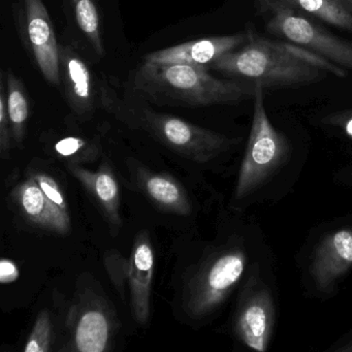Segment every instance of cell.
Segmentation results:
<instances>
[{"instance_id": "obj_1", "label": "cell", "mask_w": 352, "mask_h": 352, "mask_svg": "<svg viewBox=\"0 0 352 352\" xmlns=\"http://www.w3.org/2000/svg\"><path fill=\"white\" fill-rule=\"evenodd\" d=\"M248 34L242 49L220 57L210 69L265 88L309 85L329 75L347 77L345 69L304 47Z\"/></svg>"}, {"instance_id": "obj_2", "label": "cell", "mask_w": 352, "mask_h": 352, "mask_svg": "<svg viewBox=\"0 0 352 352\" xmlns=\"http://www.w3.org/2000/svg\"><path fill=\"white\" fill-rule=\"evenodd\" d=\"M135 85L155 102L190 107L236 104L253 98L255 87L247 82L217 79L204 67L146 61L138 71Z\"/></svg>"}, {"instance_id": "obj_3", "label": "cell", "mask_w": 352, "mask_h": 352, "mask_svg": "<svg viewBox=\"0 0 352 352\" xmlns=\"http://www.w3.org/2000/svg\"><path fill=\"white\" fill-rule=\"evenodd\" d=\"M263 91L261 84H255L250 133L232 193L236 209L261 199L292 162V144L270 120Z\"/></svg>"}, {"instance_id": "obj_4", "label": "cell", "mask_w": 352, "mask_h": 352, "mask_svg": "<svg viewBox=\"0 0 352 352\" xmlns=\"http://www.w3.org/2000/svg\"><path fill=\"white\" fill-rule=\"evenodd\" d=\"M248 261L243 239L234 238L212 251L185 284V311L195 318L215 312L244 277Z\"/></svg>"}, {"instance_id": "obj_5", "label": "cell", "mask_w": 352, "mask_h": 352, "mask_svg": "<svg viewBox=\"0 0 352 352\" xmlns=\"http://www.w3.org/2000/svg\"><path fill=\"white\" fill-rule=\"evenodd\" d=\"M254 1L272 34L304 47L346 71H352V42L337 38L313 23L285 0Z\"/></svg>"}, {"instance_id": "obj_6", "label": "cell", "mask_w": 352, "mask_h": 352, "mask_svg": "<svg viewBox=\"0 0 352 352\" xmlns=\"http://www.w3.org/2000/svg\"><path fill=\"white\" fill-rule=\"evenodd\" d=\"M135 120L162 145L199 164L216 160L238 143L236 139L148 109L140 111Z\"/></svg>"}, {"instance_id": "obj_7", "label": "cell", "mask_w": 352, "mask_h": 352, "mask_svg": "<svg viewBox=\"0 0 352 352\" xmlns=\"http://www.w3.org/2000/svg\"><path fill=\"white\" fill-rule=\"evenodd\" d=\"M104 265L115 287L129 300L135 320L145 324L150 317L155 269V256L149 234L142 232L138 234L129 257H123L116 251L107 252Z\"/></svg>"}, {"instance_id": "obj_8", "label": "cell", "mask_w": 352, "mask_h": 352, "mask_svg": "<svg viewBox=\"0 0 352 352\" xmlns=\"http://www.w3.org/2000/svg\"><path fill=\"white\" fill-rule=\"evenodd\" d=\"M276 320L275 298L256 263L249 270L239 296L232 320L234 336L245 347L265 352L273 338Z\"/></svg>"}, {"instance_id": "obj_9", "label": "cell", "mask_w": 352, "mask_h": 352, "mask_svg": "<svg viewBox=\"0 0 352 352\" xmlns=\"http://www.w3.org/2000/svg\"><path fill=\"white\" fill-rule=\"evenodd\" d=\"M69 331L67 350L104 352L110 349L115 319L108 302L94 292H84L72 306L67 317Z\"/></svg>"}, {"instance_id": "obj_10", "label": "cell", "mask_w": 352, "mask_h": 352, "mask_svg": "<svg viewBox=\"0 0 352 352\" xmlns=\"http://www.w3.org/2000/svg\"><path fill=\"white\" fill-rule=\"evenodd\" d=\"M352 269V226L333 228L319 239L309 261L308 274L314 289L329 296Z\"/></svg>"}, {"instance_id": "obj_11", "label": "cell", "mask_w": 352, "mask_h": 352, "mask_svg": "<svg viewBox=\"0 0 352 352\" xmlns=\"http://www.w3.org/2000/svg\"><path fill=\"white\" fill-rule=\"evenodd\" d=\"M24 34L28 48L45 79L61 83L59 45L55 38L52 21L43 0H23Z\"/></svg>"}, {"instance_id": "obj_12", "label": "cell", "mask_w": 352, "mask_h": 352, "mask_svg": "<svg viewBox=\"0 0 352 352\" xmlns=\"http://www.w3.org/2000/svg\"><path fill=\"white\" fill-rule=\"evenodd\" d=\"M248 32H240L232 36H214L184 43L178 46L156 51L146 56V63L157 65H192L210 69L212 63L228 53L236 50L248 42Z\"/></svg>"}, {"instance_id": "obj_13", "label": "cell", "mask_w": 352, "mask_h": 352, "mask_svg": "<svg viewBox=\"0 0 352 352\" xmlns=\"http://www.w3.org/2000/svg\"><path fill=\"white\" fill-rule=\"evenodd\" d=\"M11 197L20 215L32 226L59 234L71 230L69 213L53 204L30 177L13 189Z\"/></svg>"}, {"instance_id": "obj_14", "label": "cell", "mask_w": 352, "mask_h": 352, "mask_svg": "<svg viewBox=\"0 0 352 352\" xmlns=\"http://www.w3.org/2000/svg\"><path fill=\"white\" fill-rule=\"evenodd\" d=\"M67 170L87 191L109 224L114 230H120L123 223L120 190L111 164L104 162L98 170H90L80 164H67Z\"/></svg>"}, {"instance_id": "obj_15", "label": "cell", "mask_w": 352, "mask_h": 352, "mask_svg": "<svg viewBox=\"0 0 352 352\" xmlns=\"http://www.w3.org/2000/svg\"><path fill=\"white\" fill-rule=\"evenodd\" d=\"M135 186L158 209L166 213L187 216L192 205L183 185L170 175L138 166L133 175Z\"/></svg>"}, {"instance_id": "obj_16", "label": "cell", "mask_w": 352, "mask_h": 352, "mask_svg": "<svg viewBox=\"0 0 352 352\" xmlns=\"http://www.w3.org/2000/svg\"><path fill=\"white\" fill-rule=\"evenodd\" d=\"M59 57L69 107L79 116L91 114L96 98L91 73L85 61L69 46L59 47Z\"/></svg>"}, {"instance_id": "obj_17", "label": "cell", "mask_w": 352, "mask_h": 352, "mask_svg": "<svg viewBox=\"0 0 352 352\" xmlns=\"http://www.w3.org/2000/svg\"><path fill=\"white\" fill-rule=\"evenodd\" d=\"M7 106L11 123L12 139L16 146L21 145L25 138L30 117V104L23 84L11 72L7 76Z\"/></svg>"}, {"instance_id": "obj_18", "label": "cell", "mask_w": 352, "mask_h": 352, "mask_svg": "<svg viewBox=\"0 0 352 352\" xmlns=\"http://www.w3.org/2000/svg\"><path fill=\"white\" fill-rule=\"evenodd\" d=\"M298 11L305 12L329 25L352 32V12L336 0H285Z\"/></svg>"}, {"instance_id": "obj_19", "label": "cell", "mask_w": 352, "mask_h": 352, "mask_svg": "<svg viewBox=\"0 0 352 352\" xmlns=\"http://www.w3.org/2000/svg\"><path fill=\"white\" fill-rule=\"evenodd\" d=\"M71 3L80 30L85 34L96 54L102 56L104 51L100 34V15L94 0H71Z\"/></svg>"}, {"instance_id": "obj_20", "label": "cell", "mask_w": 352, "mask_h": 352, "mask_svg": "<svg viewBox=\"0 0 352 352\" xmlns=\"http://www.w3.org/2000/svg\"><path fill=\"white\" fill-rule=\"evenodd\" d=\"M55 151L61 157L67 158L69 164H81L94 162L100 156V149L96 144L77 137H67L57 142Z\"/></svg>"}, {"instance_id": "obj_21", "label": "cell", "mask_w": 352, "mask_h": 352, "mask_svg": "<svg viewBox=\"0 0 352 352\" xmlns=\"http://www.w3.org/2000/svg\"><path fill=\"white\" fill-rule=\"evenodd\" d=\"M54 327L50 313L42 310L36 317V322L26 340L25 352H49L54 344Z\"/></svg>"}, {"instance_id": "obj_22", "label": "cell", "mask_w": 352, "mask_h": 352, "mask_svg": "<svg viewBox=\"0 0 352 352\" xmlns=\"http://www.w3.org/2000/svg\"><path fill=\"white\" fill-rule=\"evenodd\" d=\"M28 177L34 179L38 183L43 192L53 204H55L59 209L63 210L65 213H69V207H67V201L65 199V193H63L60 185L51 175L45 172H30Z\"/></svg>"}, {"instance_id": "obj_23", "label": "cell", "mask_w": 352, "mask_h": 352, "mask_svg": "<svg viewBox=\"0 0 352 352\" xmlns=\"http://www.w3.org/2000/svg\"><path fill=\"white\" fill-rule=\"evenodd\" d=\"M3 73L0 80V154L3 160H9L11 152L12 129L7 106Z\"/></svg>"}, {"instance_id": "obj_24", "label": "cell", "mask_w": 352, "mask_h": 352, "mask_svg": "<svg viewBox=\"0 0 352 352\" xmlns=\"http://www.w3.org/2000/svg\"><path fill=\"white\" fill-rule=\"evenodd\" d=\"M322 124L337 129L342 137L352 142V109L331 113L323 117Z\"/></svg>"}, {"instance_id": "obj_25", "label": "cell", "mask_w": 352, "mask_h": 352, "mask_svg": "<svg viewBox=\"0 0 352 352\" xmlns=\"http://www.w3.org/2000/svg\"><path fill=\"white\" fill-rule=\"evenodd\" d=\"M0 267H1V275H0V278H1V281H3V283L17 279L18 269L15 263H12L11 261L3 259Z\"/></svg>"}, {"instance_id": "obj_26", "label": "cell", "mask_w": 352, "mask_h": 352, "mask_svg": "<svg viewBox=\"0 0 352 352\" xmlns=\"http://www.w3.org/2000/svg\"><path fill=\"white\" fill-rule=\"evenodd\" d=\"M329 350L337 352H352V336L346 337L343 341L337 343V345L333 346Z\"/></svg>"}, {"instance_id": "obj_27", "label": "cell", "mask_w": 352, "mask_h": 352, "mask_svg": "<svg viewBox=\"0 0 352 352\" xmlns=\"http://www.w3.org/2000/svg\"><path fill=\"white\" fill-rule=\"evenodd\" d=\"M341 180L343 181V182H347L349 183V184H352V166H349V168H345V170L342 172Z\"/></svg>"}, {"instance_id": "obj_28", "label": "cell", "mask_w": 352, "mask_h": 352, "mask_svg": "<svg viewBox=\"0 0 352 352\" xmlns=\"http://www.w3.org/2000/svg\"><path fill=\"white\" fill-rule=\"evenodd\" d=\"M338 3H341L344 7L347 8L349 11L352 12V0H336Z\"/></svg>"}]
</instances>
